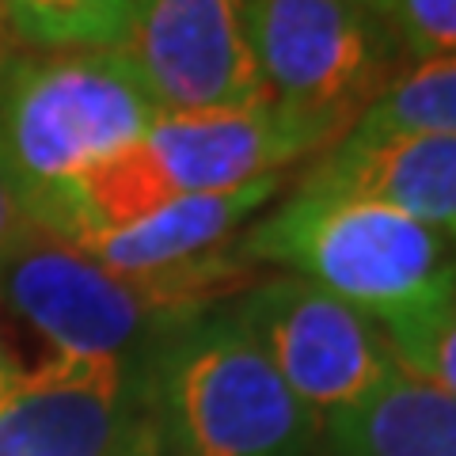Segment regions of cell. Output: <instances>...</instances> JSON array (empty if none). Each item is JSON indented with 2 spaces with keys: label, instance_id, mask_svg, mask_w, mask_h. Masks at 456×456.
Returning a JSON list of instances; mask_svg holds the SVG:
<instances>
[{
  "label": "cell",
  "instance_id": "cell-1",
  "mask_svg": "<svg viewBox=\"0 0 456 456\" xmlns=\"http://www.w3.org/2000/svg\"><path fill=\"white\" fill-rule=\"evenodd\" d=\"M251 274L232 248L179 270L126 274L35 224L31 236L0 255V305L8 323H23L46 346V358L141 369L164 335L244 293Z\"/></svg>",
  "mask_w": 456,
  "mask_h": 456
},
{
  "label": "cell",
  "instance_id": "cell-2",
  "mask_svg": "<svg viewBox=\"0 0 456 456\" xmlns=\"http://www.w3.org/2000/svg\"><path fill=\"white\" fill-rule=\"evenodd\" d=\"M160 456H312L320 419L281 384L266 354L209 308L179 323L137 369Z\"/></svg>",
  "mask_w": 456,
  "mask_h": 456
},
{
  "label": "cell",
  "instance_id": "cell-3",
  "mask_svg": "<svg viewBox=\"0 0 456 456\" xmlns=\"http://www.w3.org/2000/svg\"><path fill=\"white\" fill-rule=\"evenodd\" d=\"M297 160L308 152L266 107L198 118L160 114L134 145L38 198L31 221L61 240H88L130 228L179 198L281 175Z\"/></svg>",
  "mask_w": 456,
  "mask_h": 456
},
{
  "label": "cell",
  "instance_id": "cell-4",
  "mask_svg": "<svg viewBox=\"0 0 456 456\" xmlns=\"http://www.w3.org/2000/svg\"><path fill=\"white\" fill-rule=\"evenodd\" d=\"M236 259L281 266L338 301L388 323L456 293V240L388 206L297 187L236 236Z\"/></svg>",
  "mask_w": 456,
  "mask_h": 456
},
{
  "label": "cell",
  "instance_id": "cell-5",
  "mask_svg": "<svg viewBox=\"0 0 456 456\" xmlns=\"http://www.w3.org/2000/svg\"><path fill=\"white\" fill-rule=\"evenodd\" d=\"M160 118L118 50L16 53L0 69V175L31 206Z\"/></svg>",
  "mask_w": 456,
  "mask_h": 456
},
{
  "label": "cell",
  "instance_id": "cell-6",
  "mask_svg": "<svg viewBox=\"0 0 456 456\" xmlns=\"http://www.w3.org/2000/svg\"><path fill=\"white\" fill-rule=\"evenodd\" d=\"M263 107L308 156L354 134L373 99L411 65L358 0H244Z\"/></svg>",
  "mask_w": 456,
  "mask_h": 456
},
{
  "label": "cell",
  "instance_id": "cell-7",
  "mask_svg": "<svg viewBox=\"0 0 456 456\" xmlns=\"http://www.w3.org/2000/svg\"><path fill=\"white\" fill-rule=\"evenodd\" d=\"M228 312L320 422L362 403L399 365L377 320L297 274L251 281Z\"/></svg>",
  "mask_w": 456,
  "mask_h": 456
},
{
  "label": "cell",
  "instance_id": "cell-8",
  "mask_svg": "<svg viewBox=\"0 0 456 456\" xmlns=\"http://www.w3.org/2000/svg\"><path fill=\"white\" fill-rule=\"evenodd\" d=\"M156 114H240L263 107L244 0H141L118 50Z\"/></svg>",
  "mask_w": 456,
  "mask_h": 456
},
{
  "label": "cell",
  "instance_id": "cell-9",
  "mask_svg": "<svg viewBox=\"0 0 456 456\" xmlns=\"http://www.w3.org/2000/svg\"><path fill=\"white\" fill-rule=\"evenodd\" d=\"M0 456H160L137 369L35 362L0 399Z\"/></svg>",
  "mask_w": 456,
  "mask_h": 456
},
{
  "label": "cell",
  "instance_id": "cell-10",
  "mask_svg": "<svg viewBox=\"0 0 456 456\" xmlns=\"http://www.w3.org/2000/svg\"><path fill=\"white\" fill-rule=\"evenodd\" d=\"M297 187L388 206L456 240V137L350 134L320 152Z\"/></svg>",
  "mask_w": 456,
  "mask_h": 456
},
{
  "label": "cell",
  "instance_id": "cell-11",
  "mask_svg": "<svg viewBox=\"0 0 456 456\" xmlns=\"http://www.w3.org/2000/svg\"><path fill=\"white\" fill-rule=\"evenodd\" d=\"M278 187H281V175H263L232 191L191 194L156 209L152 217L137 221L130 228L88 236V240H69V244L84 248L92 259H99L110 270H126V274L206 263L236 244L240 228L278 194Z\"/></svg>",
  "mask_w": 456,
  "mask_h": 456
},
{
  "label": "cell",
  "instance_id": "cell-12",
  "mask_svg": "<svg viewBox=\"0 0 456 456\" xmlns=\"http://www.w3.org/2000/svg\"><path fill=\"white\" fill-rule=\"evenodd\" d=\"M312 456H456V395L395 365L362 403L323 419Z\"/></svg>",
  "mask_w": 456,
  "mask_h": 456
},
{
  "label": "cell",
  "instance_id": "cell-13",
  "mask_svg": "<svg viewBox=\"0 0 456 456\" xmlns=\"http://www.w3.org/2000/svg\"><path fill=\"white\" fill-rule=\"evenodd\" d=\"M141 0H0V31L20 53L122 50Z\"/></svg>",
  "mask_w": 456,
  "mask_h": 456
},
{
  "label": "cell",
  "instance_id": "cell-14",
  "mask_svg": "<svg viewBox=\"0 0 456 456\" xmlns=\"http://www.w3.org/2000/svg\"><path fill=\"white\" fill-rule=\"evenodd\" d=\"M354 134H441L456 137V57L415 61L362 114Z\"/></svg>",
  "mask_w": 456,
  "mask_h": 456
},
{
  "label": "cell",
  "instance_id": "cell-15",
  "mask_svg": "<svg viewBox=\"0 0 456 456\" xmlns=\"http://www.w3.org/2000/svg\"><path fill=\"white\" fill-rule=\"evenodd\" d=\"M395 362L434 388L456 395V293L437 305L380 323Z\"/></svg>",
  "mask_w": 456,
  "mask_h": 456
},
{
  "label": "cell",
  "instance_id": "cell-16",
  "mask_svg": "<svg viewBox=\"0 0 456 456\" xmlns=\"http://www.w3.org/2000/svg\"><path fill=\"white\" fill-rule=\"evenodd\" d=\"M380 20L411 65L456 57V0H384Z\"/></svg>",
  "mask_w": 456,
  "mask_h": 456
},
{
  "label": "cell",
  "instance_id": "cell-17",
  "mask_svg": "<svg viewBox=\"0 0 456 456\" xmlns=\"http://www.w3.org/2000/svg\"><path fill=\"white\" fill-rule=\"evenodd\" d=\"M31 232H35L31 213H27V206L20 202V194L12 191V183L0 175V255H8Z\"/></svg>",
  "mask_w": 456,
  "mask_h": 456
},
{
  "label": "cell",
  "instance_id": "cell-18",
  "mask_svg": "<svg viewBox=\"0 0 456 456\" xmlns=\"http://www.w3.org/2000/svg\"><path fill=\"white\" fill-rule=\"evenodd\" d=\"M27 365L20 358V350H16V342H12V327H8V312L4 305H0V395H4L12 384H16L23 373H27Z\"/></svg>",
  "mask_w": 456,
  "mask_h": 456
},
{
  "label": "cell",
  "instance_id": "cell-19",
  "mask_svg": "<svg viewBox=\"0 0 456 456\" xmlns=\"http://www.w3.org/2000/svg\"><path fill=\"white\" fill-rule=\"evenodd\" d=\"M16 53H20V50H16V46H12V42H8V38H4V31H0V69H4V65L12 61V57H16Z\"/></svg>",
  "mask_w": 456,
  "mask_h": 456
},
{
  "label": "cell",
  "instance_id": "cell-20",
  "mask_svg": "<svg viewBox=\"0 0 456 456\" xmlns=\"http://www.w3.org/2000/svg\"><path fill=\"white\" fill-rule=\"evenodd\" d=\"M358 4H365V8H373V12H377V16H380V4H384V0H358Z\"/></svg>",
  "mask_w": 456,
  "mask_h": 456
}]
</instances>
